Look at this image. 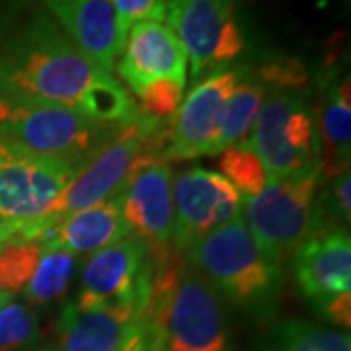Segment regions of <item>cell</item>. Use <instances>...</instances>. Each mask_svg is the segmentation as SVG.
Instances as JSON below:
<instances>
[{
	"instance_id": "1",
	"label": "cell",
	"mask_w": 351,
	"mask_h": 351,
	"mask_svg": "<svg viewBox=\"0 0 351 351\" xmlns=\"http://www.w3.org/2000/svg\"><path fill=\"white\" fill-rule=\"evenodd\" d=\"M143 326L149 351H232L219 291L170 244L151 250Z\"/></svg>"
},
{
	"instance_id": "2",
	"label": "cell",
	"mask_w": 351,
	"mask_h": 351,
	"mask_svg": "<svg viewBox=\"0 0 351 351\" xmlns=\"http://www.w3.org/2000/svg\"><path fill=\"white\" fill-rule=\"evenodd\" d=\"M106 75L51 18L39 16L0 61V96L82 113L92 88Z\"/></svg>"
},
{
	"instance_id": "3",
	"label": "cell",
	"mask_w": 351,
	"mask_h": 351,
	"mask_svg": "<svg viewBox=\"0 0 351 351\" xmlns=\"http://www.w3.org/2000/svg\"><path fill=\"white\" fill-rule=\"evenodd\" d=\"M186 258L240 308L267 313L274 306L281 285L279 265L258 248L242 213L195 242L186 252Z\"/></svg>"
},
{
	"instance_id": "4",
	"label": "cell",
	"mask_w": 351,
	"mask_h": 351,
	"mask_svg": "<svg viewBox=\"0 0 351 351\" xmlns=\"http://www.w3.org/2000/svg\"><path fill=\"white\" fill-rule=\"evenodd\" d=\"M121 125L101 123L63 106L12 101L0 96V138L4 143L78 168L112 141Z\"/></svg>"
},
{
	"instance_id": "5",
	"label": "cell",
	"mask_w": 351,
	"mask_h": 351,
	"mask_svg": "<svg viewBox=\"0 0 351 351\" xmlns=\"http://www.w3.org/2000/svg\"><path fill=\"white\" fill-rule=\"evenodd\" d=\"M166 143L168 135L162 131L160 121L143 112L137 119L123 123L117 135L76 172L55 203L47 226L121 193L141 164L151 158L162 160Z\"/></svg>"
},
{
	"instance_id": "6",
	"label": "cell",
	"mask_w": 351,
	"mask_h": 351,
	"mask_svg": "<svg viewBox=\"0 0 351 351\" xmlns=\"http://www.w3.org/2000/svg\"><path fill=\"white\" fill-rule=\"evenodd\" d=\"M318 164L289 178H267L265 188L242 199V219L267 260L279 265L316 230Z\"/></svg>"
},
{
	"instance_id": "7",
	"label": "cell",
	"mask_w": 351,
	"mask_h": 351,
	"mask_svg": "<svg viewBox=\"0 0 351 351\" xmlns=\"http://www.w3.org/2000/svg\"><path fill=\"white\" fill-rule=\"evenodd\" d=\"M78 170L75 164L27 154L0 138V217L12 239H39Z\"/></svg>"
},
{
	"instance_id": "8",
	"label": "cell",
	"mask_w": 351,
	"mask_h": 351,
	"mask_svg": "<svg viewBox=\"0 0 351 351\" xmlns=\"http://www.w3.org/2000/svg\"><path fill=\"white\" fill-rule=\"evenodd\" d=\"M269 178H289L318 164V131L301 90H274L262 101L246 143Z\"/></svg>"
},
{
	"instance_id": "9",
	"label": "cell",
	"mask_w": 351,
	"mask_h": 351,
	"mask_svg": "<svg viewBox=\"0 0 351 351\" xmlns=\"http://www.w3.org/2000/svg\"><path fill=\"white\" fill-rule=\"evenodd\" d=\"M168 24L186 49L193 82L232 63L244 49L234 0H170Z\"/></svg>"
},
{
	"instance_id": "10",
	"label": "cell",
	"mask_w": 351,
	"mask_h": 351,
	"mask_svg": "<svg viewBox=\"0 0 351 351\" xmlns=\"http://www.w3.org/2000/svg\"><path fill=\"white\" fill-rule=\"evenodd\" d=\"M152 258L143 240H125L92 254L80 274L75 306L90 308L112 302H145L149 297Z\"/></svg>"
},
{
	"instance_id": "11",
	"label": "cell",
	"mask_w": 351,
	"mask_h": 351,
	"mask_svg": "<svg viewBox=\"0 0 351 351\" xmlns=\"http://www.w3.org/2000/svg\"><path fill=\"white\" fill-rule=\"evenodd\" d=\"M172 189V246L182 254L242 213V195L219 172L191 168L176 178Z\"/></svg>"
},
{
	"instance_id": "12",
	"label": "cell",
	"mask_w": 351,
	"mask_h": 351,
	"mask_svg": "<svg viewBox=\"0 0 351 351\" xmlns=\"http://www.w3.org/2000/svg\"><path fill=\"white\" fill-rule=\"evenodd\" d=\"M145 302L78 308L69 302L55 324L51 351H131L145 336Z\"/></svg>"
},
{
	"instance_id": "13",
	"label": "cell",
	"mask_w": 351,
	"mask_h": 351,
	"mask_svg": "<svg viewBox=\"0 0 351 351\" xmlns=\"http://www.w3.org/2000/svg\"><path fill=\"white\" fill-rule=\"evenodd\" d=\"M242 73L244 69L221 66L193 86L188 98L170 117V133L162 154L164 162L209 156L221 110L239 84Z\"/></svg>"
},
{
	"instance_id": "14",
	"label": "cell",
	"mask_w": 351,
	"mask_h": 351,
	"mask_svg": "<svg viewBox=\"0 0 351 351\" xmlns=\"http://www.w3.org/2000/svg\"><path fill=\"white\" fill-rule=\"evenodd\" d=\"M121 209L131 234L158 250L172 244L174 189L168 164L158 158L143 162L121 191Z\"/></svg>"
},
{
	"instance_id": "15",
	"label": "cell",
	"mask_w": 351,
	"mask_h": 351,
	"mask_svg": "<svg viewBox=\"0 0 351 351\" xmlns=\"http://www.w3.org/2000/svg\"><path fill=\"white\" fill-rule=\"evenodd\" d=\"M293 274L301 293L322 311L351 295V240L343 228H316L293 254Z\"/></svg>"
},
{
	"instance_id": "16",
	"label": "cell",
	"mask_w": 351,
	"mask_h": 351,
	"mask_svg": "<svg viewBox=\"0 0 351 351\" xmlns=\"http://www.w3.org/2000/svg\"><path fill=\"white\" fill-rule=\"evenodd\" d=\"M119 75L138 94L158 80L186 86L188 55L176 34L162 22H138L127 32Z\"/></svg>"
},
{
	"instance_id": "17",
	"label": "cell",
	"mask_w": 351,
	"mask_h": 351,
	"mask_svg": "<svg viewBox=\"0 0 351 351\" xmlns=\"http://www.w3.org/2000/svg\"><path fill=\"white\" fill-rule=\"evenodd\" d=\"M78 49L108 73L123 51L113 0H43Z\"/></svg>"
},
{
	"instance_id": "18",
	"label": "cell",
	"mask_w": 351,
	"mask_h": 351,
	"mask_svg": "<svg viewBox=\"0 0 351 351\" xmlns=\"http://www.w3.org/2000/svg\"><path fill=\"white\" fill-rule=\"evenodd\" d=\"M131 237L121 209V193L94 207L64 217L47 226L39 234V244L45 248H61L75 256L96 254Z\"/></svg>"
},
{
	"instance_id": "19",
	"label": "cell",
	"mask_w": 351,
	"mask_h": 351,
	"mask_svg": "<svg viewBox=\"0 0 351 351\" xmlns=\"http://www.w3.org/2000/svg\"><path fill=\"white\" fill-rule=\"evenodd\" d=\"M318 127V147L322 151V156H318L320 176L338 178L346 170H350L351 90L348 78L328 90Z\"/></svg>"
},
{
	"instance_id": "20",
	"label": "cell",
	"mask_w": 351,
	"mask_h": 351,
	"mask_svg": "<svg viewBox=\"0 0 351 351\" xmlns=\"http://www.w3.org/2000/svg\"><path fill=\"white\" fill-rule=\"evenodd\" d=\"M265 98V86L256 75L244 73L240 76L239 84L232 90V94L225 101L219 121H217V133H215L209 156L221 154L230 147L246 145L252 135L254 121L258 117L260 106Z\"/></svg>"
},
{
	"instance_id": "21",
	"label": "cell",
	"mask_w": 351,
	"mask_h": 351,
	"mask_svg": "<svg viewBox=\"0 0 351 351\" xmlns=\"http://www.w3.org/2000/svg\"><path fill=\"white\" fill-rule=\"evenodd\" d=\"M256 351H351V339L348 332L306 320H285L263 336Z\"/></svg>"
},
{
	"instance_id": "22",
	"label": "cell",
	"mask_w": 351,
	"mask_h": 351,
	"mask_svg": "<svg viewBox=\"0 0 351 351\" xmlns=\"http://www.w3.org/2000/svg\"><path fill=\"white\" fill-rule=\"evenodd\" d=\"M76 267V256L61 248L41 246L38 267L29 283L25 285L24 295L29 304H47L57 301L63 295Z\"/></svg>"
},
{
	"instance_id": "23",
	"label": "cell",
	"mask_w": 351,
	"mask_h": 351,
	"mask_svg": "<svg viewBox=\"0 0 351 351\" xmlns=\"http://www.w3.org/2000/svg\"><path fill=\"white\" fill-rule=\"evenodd\" d=\"M39 240L10 239L0 244V291L8 297L22 293L38 267Z\"/></svg>"
},
{
	"instance_id": "24",
	"label": "cell",
	"mask_w": 351,
	"mask_h": 351,
	"mask_svg": "<svg viewBox=\"0 0 351 351\" xmlns=\"http://www.w3.org/2000/svg\"><path fill=\"white\" fill-rule=\"evenodd\" d=\"M219 168L221 176L232 184V188L242 195V199L258 195L265 188L269 178L262 160L248 145L230 147L221 152Z\"/></svg>"
},
{
	"instance_id": "25",
	"label": "cell",
	"mask_w": 351,
	"mask_h": 351,
	"mask_svg": "<svg viewBox=\"0 0 351 351\" xmlns=\"http://www.w3.org/2000/svg\"><path fill=\"white\" fill-rule=\"evenodd\" d=\"M39 336L38 316L20 302L0 306V351L29 350Z\"/></svg>"
},
{
	"instance_id": "26",
	"label": "cell",
	"mask_w": 351,
	"mask_h": 351,
	"mask_svg": "<svg viewBox=\"0 0 351 351\" xmlns=\"http://www.w3.org/2000/svg\"><path fill=\"white\" fill-rule=\"evenodd\" d=\"M113 8L121 43L138 22H162L166 18V0H113Z\"/></svg>"
},
{
	"instance_id": "27",
	"label": "cell",
	"mask_w": 351,
	"mask_h": 351,
	"mask_svg": "<svg viewBox=\"0 0 351 351\" xmlns=\"http://www.w3.org/2000/svg\"><path fill=\"white\" fill-rule=\"evenodd\" d=\"M184 88L170 80H158L145 90H141L137 96L141 100V112L152 119H170L180 108Z\"/></svg>"
},
{
	"instance_id": "28",
	"label": "cell",
	"mask_w": 351,
	"mask_h": 351,
	"mask_svg": "<svg viewBox=\"0 0 351 351\" xmlns=\"http://www.w3.org/2000/svg\"><path fill=\"white\" fill-rule=\"evenodd\" d=\"M350 189H351V176L350 170H346L343 174H339L334 182V189H332V199H334V207L338 211L339 219L350 225L351 219V205H350Z\"/></svg>"
},
{
	"instance_id": "29",
	"label": "cell",
	"mask_w": 351,
	"mask_h": 351,
	"mask_svg": "<svg viewBox=\"0 0 351 351\" xmlns=\"http://www.w3.org/2000/svg\"><path fill=\"white\" fill-rule=\"evenodd\" d=\"M320 313L332 324L348 330L351 324V295H346V297H339V299H334L332 302H328Z\"/></svg>"
},
{
	"instance_id": "30",
	"label": "cell",
	"mask_w": 351,
	"mask_h": 351,
	"mask_svg": "<svg viewBox=\"0 0 351 351\" xmlns=\"http://www.w3.org/2000/svg\"><path fill=\"white\" fill-rule=\"evenodd\" d=\"M12 237H14L12 230L8 228V225H6V223L2 221V217H0V244H2V242H6V240H10Z\"/></svg>"
},
{
	"instance_id": "31",
	"label": "cell",
	"mask_w": 351,
	"mask_h": 351,
	"mask_svg": "<svg viewBox=\"0 0 351 351\" xmlns=\"http://www.w3.org/2000/svg\"><path fill=\"white\" fill-rule=\"evenodd\" d=\"M131 351H149V341H147V334L143 336V338L138 339L137 343L133 346V350Z\"/></svg>"
},
{
	"instance_id": "32",
	"label": "cell",
	"mask_w": 351,
	"mask_h": 351,
	"mask_svg": "<svg viewBox=\"0 0 351 351\" xmlns=\"http://www.w3.org/2000/svg\"><path fill=\"white\" fill-rule=\"evenodd\" d=\"M10 299H12V297H8V295H4V293L0 291V306H2V304H6V302H10Z\"/></svg>"
}]
</instances>
